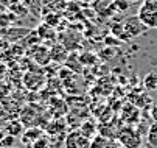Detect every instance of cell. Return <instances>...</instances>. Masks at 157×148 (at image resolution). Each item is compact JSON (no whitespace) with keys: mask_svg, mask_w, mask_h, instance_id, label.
<instances>
[{"mask_svg":"<svg viewBox=\"0 0 157 148\" xmlns=\"http://www.w3.org/2000/svg\"><path fill=\"white\" fill-rule=\"evenodd\" d=\"M143 84L148 91H155L157 89V73L155 72H149L145 78H143Z\"/></svg>","mask_w":157,"mask_h":148,"instance_id":"10","label":"cell"},{"mask_svg":"<svg viewBox=\"0 0 157 148\" xmlns=\"http://www.w3.org/2000/svg\"><path fill=\"white\" fill-rule=\"evenodd\" d=\"M117 139H118L120 146H124V148H140L142 146L140 133L136 128H132L131 125H126V126L118 130Z\"/></svg>","mask_w":157,"mask_h":148,"instance_id":"1","label":"cell"},{"mask_svg":"<svg viewBox=\"0 0 157 148\" xmlns=\"http://www.w3.org/2000/svg\"><path fill=\"white\" fill-rule=\"evenodd\" d=\"M42 136H44V134H42V131H40L39 128H28L24 134H22V142L27 143L28 148H31V145H33L39 137H42Z\"/></svg>","mask_w":157,"mask_h":148,"instance_id":"7","label":"cell"},{"mask_svg":"<svg viewBox=\"0 0 157 148\" xmlns=\"http://www.w3.org/2000/svg\"><path fill=\"white\" fill-rule=\"evenodd\" d=\"M48 146H50V140H48V137H47V136L39 137V139L31 145V148H48Z\"/></svg>","mask_w":157,"mask_h":148,"instance_id":"13","label":"cell"},{"mask_svg":"<svg viewBox=\"0 0 157 148\" xmlns=\"http://www.w3.org/2000/svg\"><path fill=\"white\" fill-rule=\"evenodd\" d=\"M92 139L84 136L81 131H72L64 139V148H90Z\"/></svg>","mask_w":157,"mask_h":148,"instance_id":"4","label":"cell"},{"mask_svg":"<svg viewBox=\"0 0 157 148\" xmlns=\"http://www.w3.org/2000/svg\"><path fill=\"white\" fill-rule=\"evenodd\" d=\"M24 123H22L20 120H13V122H8L6 126H5V133L10 134V136H22V133H24Z\"/></svg>","mask_w":157,"mask_h":148,"instance_id":"8","label":"cell"},{"mask_svg":"<svg viewBox=\"0 0 157 148\" xmlns=\"http://www.w3.org/2000/svg\"><path fill=\"white\" fill-rule=\"evenodd\" d=\"M121 25H123V30H124L128 39L139 37V36L145 34V31L148 30L143 25V22L139 19V16H129V17H126L123 22H121Z\"/></svg>","mask_w":157,"mask_h":148,"instance_id":"3","label":"cell"},{"mask_svg":"<svg viewBox=\"0 0 157 148\" xmlns=\"http://www.w3.org/2000/svg\"><path fill=\"white\" fill-rule=\"evenodd\" d=\"M84 136H87V137H95L97 136V130H95V125L89 120V122H84L82 123V126H81V130H79Z\"/></svg>","mask_w":157,"mask_h":148,"instance_id":"11","label":"cell"},{"mask_svg":"<svg viewBox=\"0 0 157 148\" xmlns=\"http://www.w3.org/2000/svg\"><path fill=\"white\" fill-rule=\"evenodd\" d=\"M0 148H3V146H0Z\"/></svg>","mask_w":157,"mask_h":148,"instance_id":"17","label":"cell"},{"mask_svg":"<svg viewBox=\"0 0 157 148\" xmlns=\"http://www.w3.org/2000/svg\"><path fill=\"white\" fill-rule=\"evenodd\" d=\"M137 16L148 30L157 28V0H143Z\"/></svg>","mask_w":157,"mask_h":148,"instance_id":"2","label":"cell"},{"mask_svg":"<svg viewBox=\"0 0 157 148\" xmlns=\"http://www.w3.org/2000/svg\"><path fill=\"white\" fill-rule=\"evenodd\" d=\"M151 114H152V119H154V120L157 122V106H155V108L152 109V112H151Z\"/></svg>","mask_w":157,"mask_h":148,"instance_id":"15","label":"cell"},{"mask_svg":"<svg viewBox=\"0 0 157 148\" xmlns=\"http://www.w3.org/2000/svg\"><path fill=\"white\" fill-rule=\"evenodd\" d=\"M14 140H16L14 136L6 134V136L2 139V142H0V146H3V148H13V146H14Z\"/></svg>","mask_w":157,"mask_h":148,"instance_id":"14","label":"cell"},{"mask_svg":"<svg viewBox=\"0 0 157 148\" xmlns=\"http://www.w3.org/2000/svg\"><path fill=\"white\" fill-rule=\"evenodd\" d=\"M118 148H124V146H118Z\"/></svg>","mask_w":157,"mask_h":148,"instance_id":"16","label":"cell"},{"mask_svg":"<svg viewBox=\"0 0 157 148\" xmlns=\"http://www.w3.org/2000/svg\"><path fill=\"white\" fill-rule=\"evenodd\" d=\"M90 148H118V145H117L115 140H112V139H107V137H103V136L97 134L95 137H92Z\"/></svg>","mask_w":157,"mask_h":148,"instance_id":"6","label":"cell"},{"mask_svg":"<svg viewBox=\"0 0 157 148\" xmlns=\"http://www.w3.org/2000/svg\"><path fill=\"white\" fill-rule=\"evenodd\" d=\"M112 34H114L115 37H120L121 41H128V36H126V33H124L121 24H117V25L112 27Z\"/></svg>","mask_w":157,"mask_h":148,"instance_id":"12","label":"cell"},{"mask_svg":"<svg viewBox=\"0 0 157 148\" xmlns=\"http://www.w3.org/2000/svg\"><path fill=\"white\" fill-rule=\"evenodd\" d=\"M13 148H16V146H13Z\"/></svg>","mask_w":157,"mask_h":148,"instance_id":"18","label":"cell"},{"mask_svg":"<svg viewBox=\"0 0 157 148\" xmlns=\"http://www.w3.org/2000/svg\"><path fill=\"white\" fill-rule=\"evenodd\" d=\"M146 140L152 148H157V122L149 125L148 133H146Z\"/></svg>","mask_w":157,"mask_h":148,"instance_id":"9","label":"cell"},{"mask_svg":"<svg viewBox=\"0 0 157 148\" xmlns=\"http://www.w3.org/2000/svg\"><path fill=\"white\" fill-rule=\"evenodd\" d=\"M121 119L124 120L126 125H134L140 120V109L136 104H124L121 109Z\"/></svg>","mask_w":157,"mask_h":148,"instance_id":"5","label":"cell"}]
</instances>
